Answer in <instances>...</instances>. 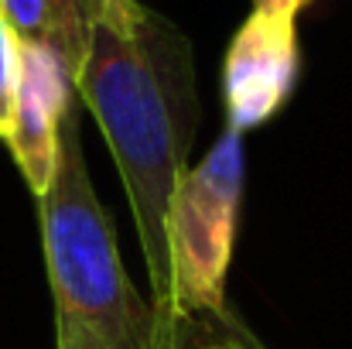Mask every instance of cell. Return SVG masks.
Here are the masks:
<instances>
[{"label":"cell","mask_w":352,"mask_h":349,"mask_svg":"<svg viewBox=\"0 0 352 349\" xmlns=\"http://www.w3.org/2000/svg\"><path fill=\"white\" fill-rule=\"evenodd\" d=\"M206 349H243V346H236V343H212V346H206Z\"/></svg>","instance_id":"11"},{"label":"cell","mask_w":352,"mask_h":349,"mask_svg":"<svg viewBox=\"0 0 352 349\" xmlns=\"http://www.w3.org/2000/svg\"><path fill=\"white\" fill-rule=\"evenodd\" d=\"M308 0H253V10H291V14H301Z\"/></svg>","instance_id":"10"},{"label":"cell","mask_w":352,"mask_h":349,"mask_svg":"<svg viewBox=\"0 0 352 349\" xmlns=\"http://www.w3.org/2000/svg\"><path fill=\"white\" fill-rule=\"evenodd\" d=\"M301 69L298 14L253 10L223 59V107L226 127L246 134L277 114L294 93Z\"/></svg>","instance_id":"4"},{"label":"cell","mask_w":352,"mask_h":349,"mask_svg":"<svg viewBox=\"0 0 352 349\" xmlns=\"http://www.w3.org/2000/svg\"><path fill=\"white\" fill-rule=\"evenodd\" d=\"M79 7L89 24L117 31V34H130L147 14L140 0H79Z\"/></svg>","instance_id":"7"},{"label":"cell","mask_w":352,"mask_h":349,"mask_svg":"<svg viewBox=\"0 0 352 349\" xmlns=\"http://www.w3.org/2000/svg\"><path fill=\"white\" fill-rule=\"evenodd\" d=\"M38 202L55 315L82 326L103 349H168L185 339L188 322L157 312L123 271L113 223L86 168L76 107L62 127L55 178Z\"/></svg>","instance_id":"2"},{"label":"cell","mask_w":352,"mask_h":349,"mask_svg":"<svg viewBox=\"0 0 352 349\" xmlns=\"http://www.w3.org/2000/svg\"><path fill=\"white\" fill-rule=\"evenodd\" d=\"M14 93H17V38L0 21V144L7 140V130H10Z\"/></svg>","instance_id":"8"},{"label":"cell","mask_w":352,"mask_h":349,"mask_svg":"<svg viewBox=\"0 0 352 349\" xmlns=\"http://www.w3.org/2000/svg\"><path fill=\"white\" fill-rule=\"evenodd\" d=\"M55 349H103L82 326H76L65 315H55ZM168 349H185V339L171 343Z\"/></svg>","instance_id":"9"},{"label":"cell","mask_w":352,"mask_h":349,"mask_svg":"<svg viewBox=\"0 0 352 349\" xmlns=\"http://www.w3.org/2000/svg\"><path fill=\"white\" fill-rule=\"evenodd\" d=\"M72 100L76 89L69 69L48 48L17 41V93L3 144L34 199H41L55 178L62 127L76 107Z\"/></svg>","instance_id":"5"},{"label":"cell","mask_w":352,"mask_h":349,"mask_svg":"<svg viewBox=\"0 0 352 349\" xmlns=\"http://www.w3.org/2000/svg\"><path fill=\"white\" fill-rule=\"evenodd\" d=\"M0 21L17 41L48 48L76 79L89 41V21L79 0H0Z\"/></svg>","instance_id":"6"},{"label":"cell","mask_w":352,"mask_h":349,"mask_svg":"<svg viewBox=\"0 0 352 349\" xmlns=\"http://www.w3.org/2000/svg\"><path fill=\"white\" fill-rule=\"evenodd\" d=\"M72 89L96 116L126 189L151 281V305L171 315L168 209L188 171L199 127L192 45L185 31L151 7L130 34L89 24Z\"/></svg>","instance_id":"1"},{"label":"cell","mask_w":352,"mask_h":349,"mask_svg":"<svg viewBox=\"0 0 352 349\" xmlns=\"http://www.w3.org/2000/svg\"><path fill=\"white\" fill-rule=\"evenodd\" d=\"M243 134L223 130L212 151L182 175L168 209V274L171 315L226 312V277L233 260L239 202H243Z\"/></svg>","instance_id":"3"}]
</instances>
